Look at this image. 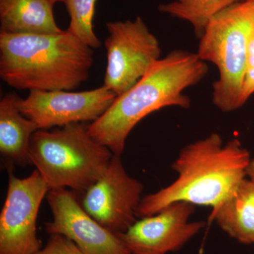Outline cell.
I'll use <instances>...</instances> for the list:
<instances>
[{
    "label": "cell",
    "instance_id": "obj_1",
    "mask_svg": "<svg viewBox=\"0 0 254 254\" xmlns=\"http://www.w3.org/2000/svg\"><path fill=\"white\" fill-rule=\"evenodd\" d=\"M208 72V65L197 53L173 50L88 125L90 135L113 154L122 155L128 135L145 117L168 107L190 108V98L183 91L199 83Z\"/></svg>",
    "mask_w": 254,
    "mask_h": 254
},
{
    "label": "cell",
    "instance_id": "obj_2",
    "mask_svg": "<svg viewBox=\"0 0 254 254\" xmlns=\"http://www.w3.org/2000/svg\"><path fill=\"white\" fill-rule=\"evenodd\" d=\"M251 160L250 152L237 138L224 144L222 137L213 133L190 143L172 165L176 180L142 198L137 217L151 216L177 202L213 208L240 186Z\"/></svg>",
    "mask_w": 254,
    "mask_h": 254
},
{
    "label": "cell",
    "instance_id": "obj_3",
    "mask_svg": "<svg viewBox=\"0 0 254 254\" xmlns=\"http://www.w3.org/2000/svg\"><path fill=\"white\" fill-rule=\"evenodd\" d=\"M93 48L66 30L57 34L0 33V76L28 91H71L89 77Z\"/></svg>",
    "mask_w": 254,
    "mask_h": 254
},
{
    "label": "cell",
    "instance_id": "obj_4",
    "mask_svg": "<svg viewBox=\"0 0 254 254\" xmlns=\"http://www.w3.org/2000/svg\"><path fill=\"white\" fill-rule=\"evenodd\" d=\"M113 155L83 123L38 130L30 145L31 164L50 190L69 187L85 191L104 174Z\"/></svg>",
    "mask_w": 254,
    "mask_h": 254
},
{
    "label": "cell",
    "instance_id": "obj_5",
    "mask_svg": "<svg viewBox=\"0 0 254 254\" xmlns=\"http://www.w3.org/2000/svg\"><path fill=\"white\" fill-rule=\"evenodd\" d=\"M254 28V0H243L215 15L200 38L197 55L219 70L220 76L213 85V103L224 113L242 107L241 93Z\"/></svg>",
    "mask_w": 254,
    "mask_h": 254
},
{
    "label": "cell",
    "instance_id": "obj_6",
    "mask_svg": "<svg viewBox=\"0 0 254 254\" xmlns=\"http://www.w3.org/2000/svg\"><path fill=\"white\" fill-rule=\"evenodd\" d=\"M106 26L109 34L105 42L108 63L103 86L119 96L161 59V48L140 16L133 21H110Z\"/></svg>",
    "mask_w": 254,
    "mask_h": 254
},
{
    "label": "cell",
    "instance_id": "obj_7",
    "mask_svg": "<svg viewBox=\"0 0 254 254\" xmlns=\"http://www.w3.org/2000/svg\"><path fill=\"white\" fill-rule=\"evenodd\" d=\"M8 187L0 213V254H35L43 248L37 235V219L50 188L36 170L18 178L7 167Z\"/></svg>",
    "mask_w": 254,
    "mask_h": 254
},
{
    "label": "cell",
    "instance_id": "obj_8",
    "mask_svg": "<svg viewBox=\"0 0 254 254\" xmlns=\"http://www.w3.org/2000/svg\"><path fill=\"white\" fill-rule=\"evenodd\" d=\"M143 185L127 174L121 155L113 154L99 180L85 190L82 207L113 233L126 232L136 221Z\"/></svg>",
    "mask_w": 254,
    "mask_h": 254
},
{
    "label": "cell",
    "instance_id": "obj_9",
    "mask_svg": "<svg viewBox=\"0 0 254 254\" xmlns=\"http://www.w3.org/2000/svg\"><path fill=\"white\" fill-rule=\"evenodd\" d=\"M117 95L104 86L81 92L31 91L18 107L39 129L85 123L98 120L113 104Z\"/></svg>",
    "mask_w": 254,
    "mask_h": 254
},
{
    "label": "cell",
    "instance_id": "obj_10",
    "mask_svg": "<svg viewBox=\"0 0 254 254\" xmlns=\"http://www.w3.org/2000/svg\"><path fill=\"white\" fill-rule=\"evenodd\" d=\"M47 198L53 213V220L46 223L48 235L67 237L83 254H131L117 234L85 211L72 192L64 188L53 189Z\"/></svg>",
    "mask_w": 254,
    "mask_h": 254
},
{
    "label": "cell",
    "instance_id": "obj_11",
    "mask_svg": "<svg viewBox=\"0 0 254 254\" xmlns=\"http://www.w3.org/2000/svg\"><path fill=\"white\" fill-rule=\"evenodd\" d=\"M195 205L177 202L151 216L136 220L126 232L118 234L131 254H167L181 250L205 226L190 222Z\"/></svg>",
    "mask_w": 254,
    "mask_h": 254
},
{
    "label": "cell",
    "instance_id": "obj_12",
    "mask_svg": "<svg viewBox=\"0 0 254 254\" xmlns=\"http://www.w3.org/2000/svg\"><path fill=\"white\" fill-rule=\"evenodd\" d=\"M19 97L9 93L0 100V152L6 168L12 165H32L30 145L32 136L39 130L34 122L26 118L18 107Z\"/></svg>",
    "mask_w": 254,
    "mask_h": 254
},
{
    "label": "cell",
    "instance_id": "obj_13",
    "mask_svg": "<svg viewBox=\"0 0 254 254\" xmlns=\"http://www.w3.org/2000/svg\"><path fill=\"white\" fill-rule=\"evenodd\" d=\"M52 0H0L1 32L10 34L61 33L55 21Z\"/></svg>",
    "mask_w": 254,
    "mask_h": 254
},
{
    "label": "cell",
    "instance_id": "obj_14",
    "mask_svg": "<svg viewBox=\"0 0 254 254\" xmlns=\"http://www.w3.org/2000/svg\"><path fill=\"white\" fill-rule=\"evenodd\" d=\"M210 219L244 245H254V185L245 179L236 190L214 207Z\"/></svg>",
    "mask_w": 254,
    "mask_h": 254
},
{
    "label": "cell",
    "instance_id": "obj_15",
    "mask_svg": "<svg viewBox=\"0 0 254 254\" xmlns=\"http://www.w3.org/2000/svg\"><path fill=\"white\" fill-rule=\"evenodd\" d=\"M243 0H175L159 5V11L188 21L195 36L201 38L210 20L230 5Z\"/></svg>",
    "mask_w": 254,
    "mask_h": 254
},
{
    "label": "cell",
    "instance_id": "obj_16",
    "mask_svg": "<svg viewBox=\"0 0 254 254\" xmlns=\"http://www.w3.org/2000/svg\"><path fill=\"white\" fill-rule=\"evenodd\" d=\"M97 0H64L70 22L67 31L93 49L101 46L93 30Z\"/></svg>",
    "mask_w": 254,
    "mask_h": 254
},
{
    "label": "cell",
    "instance_id": "obj_17",
    "mask_svg": "<svg viewBox=\"0 0 254 254\" xmlns=\"http://www.w3.org/2000/svg\"><path fill=\"white\" fill-rule=\"evenodd\" d=\"M35 254H83L72 241L61 235H50L46 246Z\"/></svg>",
    "mask_w": 254,
    "mask_h": 254
},
{
    "label": "cell",
    "instance_id": "obj_18",
    "mask_svg": "<svg viewBox=\"0 0 254 254\" xmlns=\"http://www.w3.org/2000/svg\"><path fill=\"white\" fill-rule=\"evenodd\" d=\"M254 93V68H250L246 73L242 93H241L240 103L242 107L250 99Z\"/></svg>",
    "mask_w": 254,
    "mask_h": 254
},
{
    "label": "cell",
    "instance_id": "obj_19",
    "mask_svg": "<svg viewBox=\"0 0 254 254\" xmlns=\"http://www.w3.org/2000/svg\"><path fill=\"white\" fill-rule=\"evenodd\" d=\"M250 68H254V28L251 35L250 43H249L248 69Z\"/></svg>",
    "mask_w": 254,
    "mask_h": 254
},
{
    "label": "cell",
    "instance_id": "obj_20",
    "mask_svg": "<svg viewBox=\"0 0 254 254\" xmlns=\"http://www.w3.org/2000/svg\"><path fill=\"white\" fill-rule=\"evenodd\" d=\"M247 176H248L249 180L254 185V159L251 160L250 165L247 169Z\"/></svg>",
    "mask_w": 254,
    "mask_h": 254
},
{
    "label": "cell",
    "instance_id": "obj_21",
    "mask_svg": "<svg viewBox=\"0 0 254 254\" xmlns=\"http://www.w3.org/2000/svg\"><path fill=\"white\" fill-rule=\"evenodd\" d=\"M52 1H53V2H55V3L64 2V0H52Z\"/></svg>",
    "mask_w": 254,
    "mask_h": 254
}]
</instances>
